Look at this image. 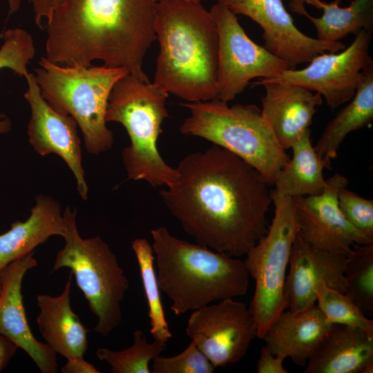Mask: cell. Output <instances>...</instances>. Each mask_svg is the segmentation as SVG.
<instances>
[{"label": "cell", "mask_w": 373, "mask_h": 373, "mask_svg": "<svg viewBox=\"0 0 373 373\" xmlns=\"http://www.w3.org/2000/svg\"><path fill=\"white\" fill-rule=\"evenodd\" d=\"M274 215L266 233L246 253L243 261L255 280L249 310L262 338L278 315L287 309L285 284L292 245L298 232L295 198L271 196Z\"/></svg>", "instance_id": "9c48e42d"}, {"label": "cell", "mask_w": 373, "mask_h": 373, "mask_svg": "<svg viewBox=\"0 0 373 373\" xmlns=\"http://www.w3.org/2000/svg\"><path fill=\"white\" fill-rule=\"evenodd\" d=\"M77 211L67 207L63 217L66 223L65 245L59 251L52 269L68 267L97 318L94 330L107 336L121 323L120 303L129 283L115 255L99 236L83 239L76 224Z\"/></svg>", "instance_id": "ba28073f"}, {"label": "cell", "mask_w": 373, "mask_h": 373, "mask_svg": "<svg viewBox=\"0 0 373 373\" xmlns=\"http://www.w3.org/2000/svg\"><path fill=\"white\" fill-rule=\"evenodd\" d=\"M1 282H0V294H1Z\"/></svg>", "instance_id": "60d3db41"}, {"label": "cell", "mask_w": 373, "mask_h": 373, "mask_svg": "<svg viewBox=\"0 0 373 373\" xmlns=\"http://www.w3.org/2000/svg\"><path fill=\"white\" fill-rule=\"evenodd\" d=\"M332 325L316 305L296 312L284 310L261 339L273 354L304 366Z\"/></svg>", "instance_id": "d6986e66"}, {"label": "cell", "mask_w": 373, "mask_h": 373, "mask_svg": "<svg viewBox=\"0 0 373 373\" xmlns=\"http://www.w3.org/2000/svg\"><path fill=\"white\" fill-rule=\"evenodd\" d=\"M17 345L3 335H0V372L4 370L15 355Z\"/></svg>", "instance_id": "d590c367"}, {"label": "cell", "mask_w": 373, "mask_h": 373, "mask_svg": "<svg viewBox=\"0 0 373 373\" xmlns=\"http://www.w3.org/2000/svg\"><path fill=\"white\" fill-rule=\"evenodd\" d=\"M316 303L325 319L330 324L359 328L373 338V321L344 293L321 283L316 289Z\"/></svg>", "instance_id": "f1b7e54d"}, {"label": "cell", "mask_w": 373, "mask_h": 373, "mask_svg": "<svg viewBox=\"0 0 373 373\" xmlns=\"http://www.w3.org/2000/svg\"><path fill=\"white\" fill-rule=\"evenodd\" d=\"M326 182L320 195L295 198L298 233L316 249L349 256L354 245L372 244L373 240L354 227L338 207V192L348 180L336 173Z\"/></svg>", "instance_id": "5bb4252c"}, {"label": "cell", "mask_w": 373, "mask_h": 373, "mask_svg": "<svg viewBox=\"0 0 373 373\" xmlns=\"http://www.w3.org/2000/svg\"><path fill=\"white\" fill-rule=\"evenodd\" d=\"M169 93L155 83L142 82L131 74L119 79L109 95L106 122L121 124L130 145L122 153L129 179L144 180L152 186L172 185L178 171L168 165L157 147Z\"/></svg>", "instance_id": "5b68a950"}, {"label": "cell", "mask_w": 373, "mask_h": 373, "mask_svg": "<svg viewBox=\"0 0 373 373\" xmlns=\"http://www.w3.org/2000/svg\"><path fill=\"white\" fill-rule=\"evenodd\" d=\"M347 260V256L312 247L298 232L292 245L285 284L288 309L296 312L315 305L316 289L321 283L344 293Z\"/></svg>", "instance_id": "2e32d148"}, {"label": "cell", "mask_w": 373, "mask_h": 373, "mask_svg": "<svg viewBox=\"0 0 373 373\" xmlns=\"http://www.w3.org/2000/svg\"><path fill=\"white\" fill-rule=\"evenodd\" d=\"M156 0H63L47 21L46 56L69 66L123 67L150 82L143 60L156 39Z\"/></svg>", "instance_id": "7a4b0ae2"}, {"label": "cell", "mask_w": 373, "mask_h": 373, "mask_svg": "<svg viewBox=\"0 0 373 373\" xmlns=\"http://www.w3.org/2000/svg\"><path fill=\"white\" fill-rule=\"evenodd\" d=\"M131 247L139 265L148 303L151 326L150 332L154 340L166 343L173 335L169 328L161 301L152 245L145 238H136L132 241Z\"/></svg>", "instance_id": "484cf974"}, {"label": "cell", "mask_w": 373, "mask_h": 373, "mask_svg": "<svg viewBox=\"0 0 373 373\" xmlns=\"http://www.w3.org/2000/svg\"><path fill=\"white\" fill-rule=\"evenodd\" d=\"M25 78L28 89L24 97L31 111L28 125L30 144L41 155L55 153L60 156L73 173L81 198L86 200L88 186L76 121L73 117L55 111L44 99L34 74L28 73Z\"/></svg>", "instance_id": "9a60e30c"}, {"label": "cell", "mask_w": 373, "mask_h": 373, "mask_svg": "<svg viewBox=\"0 0 373 373\" xmlns=\"http://www.w3.org/2000/svg\"><path fill=\"white\" fill-rule=\"evenodd\" d=\"M35 200L26 220L12 223L10 230L0 234V271L50 236L65 235L66 223L59 202L44 195H37Z\"/></svg>", "instance_id": "7402d4cb"}, {"label": "cell", "mask_w": 373, "mask_h": 373, "mask_svg": "<svg viewBox=\"0 0 373 373\" xmlns=\"http://www.w3.org/2000/svg\"><path fill=\"white\" fill-rule=\"evenodd\" d=\"M165 1H179L200 2V3L202 0H156L157 2Z\"/></svg>", "instance_id": "ab89813d"}, {"label": "cell", "mask_w": 373, "mask_h": 373, "mask_svg": "<svg viewBox=\"0 0 373 373\" xmlns=\"http://www.w3.org/2000/svg\"><path fill=\"white\" fill-rule=\"evenodd\" d=\"M33 251L5 267L0 271V334L14 342L33 360L42 373L57 371L56 353L32 334L23 304L21 284L28 270L37 265Z\"/></svg>", "instance_id": "e0dca14e"}, {"label": "cell", "mask_w": 373, "mask_h": 373, "mask_svg": "<svg viewBox=\"0 0 373 373\" xmlns=\"http://www.w3.org/2000/svg\"><path fill=\"white\" fill-rule=\"evenodd\" d=\"M11 128L10 119L4 114L0 113V134L8 133Z\"/></svg>", "instance_id": "74e56055"}, {"label": "cell", "mask_w": 373, "mask_h": 373, "mask_svg": "<svg viewBox=\"0 0 373 373\" xmlns=\"http://www.w3.org/2000/svg\"><path fill=\"white\" fill-rule=\"evenodd\" d=\"M128 74L123 67L64 66L41 57L34 75L44 99L55 111L75 119L87 151L99 155L114 142L105 119L110 93Z\"/></svg>", "instance_id": "8992f818"}, {"label": "cell", "mask_w": 373, "mask_h": 373, "mask_svg": "<svg viewBox=\"0 0 373 373\" xmlns=\"http://www.w3.org/2000/svg\"><path fill=\"white\" fill-rule=\"evenodd\" d=\"M372 34L362 30L341 52L320 54L302 69L288 68L276 77L259 80L300 86L323 96L335 109L352 99L363 70L373 65L369 55Z\"/></svg>", "instance_id": "8fae6325"}, {"label": "cell", "mask_w": 373, "mask_h": 373, "mask_svg": "<svg viewBox=\"0 0 373 373\" xmlns=\"http://www.w3.org/2000/svg\"><path fill=\"white\" fill-rule=\"evenodd\" d=\"M341 0L327 3L321 17H306L314 24L317 39L338 41L350 34L356 35L361 30H373V0H352L347 7L341 8Z\"/></svg>", "instance_id": "d4e9b609"}, {"label": "cell", "mask_w": 373, "mask_h": 373, "mask_svg": "<svg viewBox=\"0 0 373 373\" xmlns=\"http://www.w3.org/2000/svg\"><path fill=\"white\" fill-rule=\"evenodd\" d=\"M9 8V15L17 12L21 6V0H7Z\"/></svg>", "instance_id": "f35d334b"}, {"label": "cell", "mask_w": 373, "mask_h": 373, "mask_svg": "<svg viewBox=\"0 0 373 373\" xmlns=\"http://www.w3.org/2000/svg\"><path fill=\"white\" fill-rule=\"evenodd\" d=\"M307 3L318 9H323L327 4V2L322 0H290L289 8L296 13L301 15H306L308 12L304 7V4Z\"/></svg>", "instance_id": "8d00e7d4"}, {"label": "cell", "mask_w": 373, "mask_h": 373, "mask_svg": "<svg viewBox=\"0 0 373 373\" xmlns=\"http://www.w3.org/2000/svg\"><path fill=\"white\" fill-rule=\"evenodd\" d=\"M62 373H99L93 364L86 361L83 357L67 358V363L61 367Z\"/></svg>", "instance_id": "e575fe53"}, {"label": "cell", "mask_w": 373, "mask_h": 373, "mask_svg": "<svg viewBox=\"0 0 373 373\" xmlns=\"http://www.w3.org/2000/svg\"><path fill=\"white\" fill-rule=\"evenodd\" d=\"M175 169V182L160 195L198 244L238 258L266 233L273 200L253 166L213 144L188 154Z\"/></svg>", "instance_id": "6da1fadb"}, {"label": "cell", "mask_w": 373, "mask_h": 373, "mask_svg": "<svg viewBox=\"0 0 373 373\" xmlns=\"http://www.w3.org/2000/svg\"><path fill=\"white\" fill-rule=\"evenodd\" d=\"M209 12L218 35L216 99L231 101L244 91L250 80L274 78L289 68L285 61L249 37L236 15L222 0H218Z\"/></svg>", "instance_id": "30bf717a"}, {"label": "cell", "mask_w": 373, "mask_h": 373, "mask_svg": "<svg viewBox=\"0 0 373 373\" xmlns=\"http://www.w3.org/2000/svg\"><path fill=\"white\" fill-rule=\"evenodd\" d=\"M236 15L248 17L263 30L264 48L294 69L326 52L343 50L341 41L307 36L299 30L282 0H222Z\"/></svg>", "instance_id": "4fadbf2b"}, {"label": "cell", "mask_w": 373, "mask_h": 373, "mask_svg": "<svg viewBox=\"0 0 373 373\" xmlns=\"http://www.w3.org/2000/svg\"><path fill=\"white\" fill-rule=\"evenodd\" d=\"M291 149L292 157L276 173L271 195L296 198L320 195L327 184L323 169L328 167L312 146L309 128L302 133Z\"/></svg>", "instance_id": "603a6c76"}, {"label": "cell", "mask_w": 373, "mask_h": 373, "mask_svg": "<svg viewBox=\"0 0 373 373\" xmlns=\"http://www.w3.org/2000/svg\"><path fill=\"white\" fill-rule=\"evenodd\" d=\"M151 234L159 287L175 315L247 293L250 276L241 260L180 240L164 227Z\"/></svg>", "instance_id": "277c9868"}, {"label": "cell", "mask_w": 373, "mask_h": 373, "mask_svg": "<svg viewBox=\"0 0 373 373\" xmlns=\"http://www.w3.org/2000/svg\"><path fill=\"white\" fill-rule=\"evenodd\" d=\"M153 360L152 373H211L216 368L192 341L176 356L159 355Z\"/></svg>", "instance_id": "4dcf8cb0"}, {"label": "cell", "mask_w": 373, "mask_h": 373, "mask_svg": "<svg viewBox=\"0 0 373 373\" xmlns=\"http://www.w3.org/2000/svg\"><path fill=\"white\" fill-rule=\"evenodd\" d=\"M186 333L216 368L240 361L258 337L249 309L232 298L193 310Z\"/></svg>", "instance_id": "7c38bea8"}, {"label": "cell", "mask_w": 373, "mask_h": 373, "mask_svg": "<svg viewBox=\"0 0 373 373\" xmlns=\"http://www.w3.org/2000/svg\"><path fill=\"white\" fill-rule=\"evenodd\" d=\"M338 204L346 220L373 240V200L365 199L344 187L338 192Z\"/></svg>", "instance_id": "1f68e13d"}, {"label": "cell", "mask_w": 373, "mask_h": 373, "mask_svg": "<svg viewBox=\"0 0 373 373\" xmlns=\"http://www.w3.org/2000/svg\"><path fill=\"white\" fill-rule=\"evenodd\" d=\"M133 337L130 347L120 351L99 348L96 356L111 365L113 373H150L149 362L166 350V343H149L141 330H135Z\"/></svg>", "instance_id": "83f0119b"}, {"label": "cell", "mask_w": 373, "mask_h": 373, "mask_svg": "<svg viewBox=\"0 0 373 373\" xmlns=\"http://www.w3.org/2000/svg\"><path fill=\"white\" fill-rule=\"evenodd\" d=\"M0 48V70L9 68L20 77L28 73V64L35 55L32 36L19 28L6 30L2 35Z\"/></svg>", "instance_id": "f546056e"}, {"label": "cell", "mask_w": 373, "mask_h": 373, "mask_svg": "<svg viewBox=\"0 0 373 373\" xmlns=\"http://www.w3.org/2000/svg\"><path fill=\"white\" fill-rule=\"evenodd\" d=\"M262 86L261 113L279 144L291 149L312 122L317 107L322 104L320 94L300 86L276 82L257 81Z\"/></svg>", "instance_id": "ac0fdd59"}, {"label": "cell", "mask_w": 373, "mask_h": 373, "mask_svg": "<svg viewBox=\"0 0 373 373\" xmlns=\"http://www.w3.org/2000/svg\"><path fill=\"white\" fill-rule=\"evenodd\" d=\"M373 338L334 324L309 358L304 373H372Z\"/></svg>", "instance_id": "ffe728a7"}, {"label": "cell", "mask_w": 373, "mask_h": 373, "mask_svg": "<svg viewBox=\"0 0 373 373\" xmlns=\"http://www.w3.org/2000/svg\"><path fill=\"white\" fill-rule=\"evenodd\" d=\"M70 272L62 293L57 296L39 294L37 318L39 332L50 347L66 358L83 357L88 348L86 329L70 306Z\"/></svg>", "instance_id": "44dd1931"}, {"label": "cell", "mask_w": 373, "mask_h": 373, "mask_svg": "<svg viewBox=\"0 0 373 373\" xmlns=\"http://www.w3.org/2000/svg\"><path fill=\"white\" fill-rule=\"evenodd\" d=\"M190 111L180 131L200 137L240 157L256 168L269 185L289 159L255 104L229 106L218 99L186 102Z\"/></svg>", "instance_id": "52a82bcc"}, {"label": "cell", "mask_w": 373, "mask_h": 373, "mask_svg": "<svg viewBox=\"0 0 373 373\" xmlns=\"http://www.w3.org/2000/svg\"><path fill=\"white\" fill-rule=\"evenodd\" d=\"M285 360L280 356L273 354L265 345L260 350L257 362V372L258 373H288V370L283 366Z\"/></svg>", "instance_id": "d6a6232c"}, {"label": "cell", "mask_w": 373, "mask_h": 373, "mask_svg": "<svg viewBox=\"0 0 373 373\" xmlns=\"http://www.w3.org/2000/svg\"><path fill=\"white\" fill-rule=\"evenodd\" d=\"M32 5L36 25L44 29V21L48 20L63 0H27Z\"/></svg>", "instance_id": "836d02e7"}, {"label": "cell", "mask_w": 373, "mask_h": 373, "mask_svg": "<svg viewBox=\"0 0 373 373\" xmlns=\"http://www.w3.org/2000/svg\"><path fill=\"white\" fill-rule=\"evenodd\" d=\"M344 278V294L367 316H373V243L353 245Z\"/></svg>", "instance_id": "4316f807"}, {"label": "cell", "mask_w": 373, "mask_h": 373, "mask_svg": "<svg viewBox=\"0 0 373 373\" xmlns=\"http://www.w3.org/2000/svg\"><path fill=\"white\" fill-rule=\"evenodd\" d=\"M154 29L153 83L187 102L216 99L218 35L210 12L200 2L158 1Z\"/></svg>", "instance_id": "3957f363"}, {"label": "cell", "mask_w": 373, "mask_h": 373, "mask_svg": "<svg viewBox=\"0 0 373 373\" xmlns=\"http://www.w3.org/2000/svg\"><path fill=\"white\" fill-rule=\"evenodd\" d=\"M373 120V65L363 70V77L351 102L325 126L314 147L320 158L331 169V160L352 131L368 126Z\"/></svg>", "instance_id": "cb8c5ba5"}]
</instances>
